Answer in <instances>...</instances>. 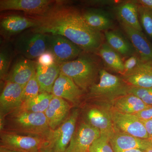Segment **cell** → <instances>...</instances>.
Segmentation results:
<instances>
[{
	"instance_id": "1",
	"label": "cell",
	"mask_w": 152,
	"mask_h": 152,
	"mask_svg": "<svg viewBox=\"0 0 152 152\" xmlns=\"http://www.w3.org/2000/svg\"><path fill=\"white\" fill-rule=\"evenodd\" d=\"M35 32L64 36L86 53L98 50L102 44V33L94 30L78 10L70 7L56 5L47 13L35 17Z\"/></svg>"
},
{
	"instance_id": "2",
	"label": "cell",
	"mask_w": 152,
	"mask_h": 152,
	"mask_svg": "<svg viewBox=\"0 0 152 152\" xmlns=\"http://www.w3.org/2000/svg\"><path fill=\"white\" fill-rule=\"evenodd\" d=\"M51 130L44 113L20 110H17L5 117L3 130L23 135L41 138L45 141Z\"/></svg>"
},
{
	"instance_id": "3",
	"label": "cell",
	"mask_w": 152,
	"mask_h": 152,
	"mask_svg": "<svg viewBox=\"0 0 152 152\" xmlns=\"http://www.w3.org/2000/svg\"><path fill=\"white\" fill-rule=\"evenodd\" d=\"M96 61L88 56L60 65V74L72 79L82 91H87L95 83L100 71Z\"/></svg>"
},
{
	"instance_id": "4",
	"label": "cell",
	"mask_w": 152,
	"mask_h": 152,
	"mask_svg": "<svg viewBox=\"0 0 152 152\" xmlns=\"http://www.w3.org/2000/svg\"><path fill=\"white\" fill-rule=\"evenodd\" d=\"M99 81L90 88L91 96L111 103L117 98L127 94L130 86L122 77L115 75L106 70H100Z\"/></svg>"
},
{
	"instance_id": "5",
	"label": "cell",
	"mask_w": 152,
	"mask_h": 152,
	"mask_svg": "<svg viewBox=\"0 0 152 152\" xmlns=\"http://www.w3.org/2000/svg\"><path fill=\"white\" fill-rule=\"evenodd\" d=\"M48 46V34L31 30L18 36L14 42L16 52L30 60L38 58L47 51Z\"/></svg>"
},
{
	"instance_id": "6",
	"label": "cell",
	"mask_w": 152,
	"mask_h": 152,
	"mask_svg": "<svg viewBox=\"0 0 152 152\" xmlns=\"http://www.w3.org/2000/svg\"><path fill=\"white\" fill-rule=\"evenodd\" d=\"M79 115L78 110H75L62 124L51 131L46 140L45 145L52 152H65L76 130Z\"/></svg>"
},
{
	"instance_id": "7",
	"label": "cell",
	"mask_w": 152,
	"mask_h": 152,
	"mask_svg": "<svg viewBox=\"0 0 152 152\" xmlns=\"http://www.w3.org/2000/svg\"><path fill=\"white\" fill-rule=\"evenodd\" d=\"M45 144L41 138L1 132L0 148L11 152H38Z\"/></svg>"
},
{
	"instance_id": "8",
	"label": "cell",
	"mask_w": 152,
	"mask_h": 152,
	"mask_svg": "<svg viewBox=\"0 0 152 152\" xmlns=\"http://www.w3.org/2000/svg\"><path fill=\"white\" fill-rule=\"evenodd\" d=\"M48 34V51L53 54L55 63L58 64L75 60L83 51L64 36Z\"/></svg>"
},
{
	"instance_id": "9",
	"label": "cell",
	"mask_w": 152,
	"mask_h": 152,
	"mask_svg": "<svg viewBox=\"0 0 152 152\" xmlns=\"http://www.w3.org/2000/svg\"><path fill=\"white\" fill-rule=\"evenodd\" d=\"M108 107L115 130L139 138L149 140L143 123L135 115L123 113L110 106Z\"/></svg>"
},
{
	"instance_id": "10",
	"label": "cell",
	"mask_w": 152,
	"mask_h": 152,
	"mask_svg": "<svg viewBox=\"0 0 152 152\" xmlns=\"http://www.w3.org/2000/svg\"><path fill=\"white\" fill-rule=\"evenodd\" d=\"M57 2L51 0H1L0 10L23 11L35 17L47 13Z\"/></svg>"
},
{
	"instance_id": "11",
	"label": "cell",
	"mask_w": 152,
	"mask_h": 152,
	"mask_svg": "<svg viewBox=\"0 0 152 152\" xmlns=\"http://www.w3.org/2000/svg\"><path fill=\"white\" fill-rule=\"evenodd\" d=\"M25 86L7 81L0 96V117L5 118L20 107Z\"/></svg>"
},
{
	"instance_id": "12",
	"label": "cell",
	"mask_w": 152,
	"mask_h": 152,
	"mask_svg": "<svg viewBox=\"0 0 152 152\" xmlns=\"http://www.w3.org/2000/svg\"><path fill=\"white\" fill-rule=\"evenodd\" d=\"M100 136L97 129L88 123H82L75 131L65 152H88L90 146Z\"/></svg>"
},
{
	"instance_id": "13",
	"label": "cell",
	"mask_w": 152,
	"mask_h": 152,
	"mask_svg": "<svg viewBox=\"0 0 152 152\" xmlns=\"http://www.w3.org/2000/svg\"><path fill=\"white\" fill-rule=\"evenodd\" d=\"M37 19L18 15L6 16L1 19L0 23L1 34L5 38H9L16 35L28 28L37 26Z\"/></svg>"
},
{
	"instance_id": "14",
	"label": "cell",
	"mask_w": 152,
	"mask_h": 152,
	"mask_svg": "<svg viewBox=\"0 0 152 152\" xmlns=\"http://www.w3.org/2000/svg\"><path fill=\"white\" fill-rule=\"evenodd\" d=\"M110 142L114 152H123L134 149L145 152L152 148L149 140L139 138L116 130L110 138Z\"/></svg>"
},
{
	"instance_id": "15",
	"label": "cell",
	"mask_w": 152,
	"mask_h": 152,
	"mask_svg": "<svg viewBox=\"0 0 152 152\" xmlns=\"http://www.w3.org/2000/svg\"><path fill=\"white\" fill-rule=\"evenodd\" d=\"M121 25L142 61L152 65V45L144 33L126 25Z\"/></svg>"
},
{
	"instance_id": "16",
	"label": "cell",
	"mask_w": 152,
	"mask_h": 152,
	"mask_svg": "<svg viewBox=\"0 0 152 152\" xmlns=\"http://www.w3.org/2000/svg\"><path fill=\"white\" fill-rule=\"evenodd\" d=\"M37 63L24 57L16 61L11 68L7 81L26 86L28 82L36 75Z\"/></svg>"
},
{
	"instance_id": "17",
	"label": "cell",
	"mask_w": 152,
	"mask_h": 152,
	"mask_svg": "<svg viewBox=\"0 0 152 152\" xmlns=\"http://www.w3.org/2000/svg\"><path fill=\"white\" fill-rule=\"evenodd\" d=\"M52 94L76 104L80 102L83 91L72 79L60 74L53 87Z\"/></svg>"
},
{
	"instance_id": "18",
	"label": "cell",
	"mask_w": 152,
	"mask_h": 152,
	"mask_svg": "<svg viewBox=\"0 0 152 152\" xmlns=\"http://www.w3.org/2000/svg\"><path fill=\"white\" fill-rule=\"evenodd\" d=\"M106 108L93 107L87 113L88 123L99 131L101 135L109 138L115 132V129L109 111L108 107Z\"/></svg>"
},
{
	"instance_id": "19",
	"label": "cell",
	"mask_w": 152,
	"mask_h": 152,
	"mask_svg": "<svg viewBox=\"0 0 152 152\" xmlns=\"http://www.w3.org/2000/svg\"><path fill=\"white\" fill-rule=\"evenodd\" d=\"M70 106L62 98L55 96L52 99L45 112L50 128L54 130L68 117Z\"/></svg>"
},
{
	"instance_id": "20",
	"label": "cell",
	"mask_w": 152,
	"mask_h": 152,
	"mask_svg": "<svg viewBox=\"0 0 152 152\" xmlns=\"http://www.w3.org/2000/svg\"><path fill=\"white\" fill-rule=\"evenodd\" d=\"M87 24L98 31H109L113 27V21L108 12L99 8H88L82 13Z\"/></svg>"
},
{
	"instance_id": "21",
	"label": "cell",
	"mask_w": 152,
	"mask_h": 152,
	"mask_svg": "<svg viewBox=\"0 0 152 152\" xmlns=\"http://www.w3.org/2000/svg\"><path fill=\"white\" fill-rule=\"evenodd\" d=\"M122 77L130 86L152 88V65L142 62L132 71L123 75Z\"/></svg>"
},
{
	"instance_id": "22",
	"label": "cell",
	"mask_w": 152,
	"mask_h": 152,
	"mask_svg": "<svg viewBox=\"0 0 152 152\" xmlns=\"http://www.w3.org/2000/svg\"><path fill=\"white\" fill-rule=\"evenodd\" d=\"M60 74V65L56 63L49 66L37 63L36 77L40 87L39 93L52 94L53 87Z\"/></svg>"
},
{
	"instance_id": "23",
	"label": "cell",
	"mask_w": 152,
	"mask_h": 152,
	"mask_svg": "<svg viewBox=\"0 0 152 152\" xmlns=\"http://www.w3.org/2000/svg\"><path fill=\"white\" fill-rule=\"evenodd\" d=\"M115 12L121 24L138 31H142L139 20L138 4L135 1L126 2L119 5L116 7Z\"/></svg>"
},
{
	"instance_id": "24",
	"label": "cell",
	"mask_w": 152,
	"mask_h": 152,
	"mask_svg": "<svg viewBox=\"0 0 152 152\" xmlns=\"http://www.w3.org/2000/svg\"><path fill=\"white\" fill-rule=\"evenodd\" d=\"M110 103L112 104L110 106L115 110L132 115L137 113L151 106L144 103L138 97L131 94L117 98Z\"/></svg>"
},
{
	"instance_id": "25",
	"label": "cell",
	"mask_w": 152,
	"mask_h": 152,
	"mask_svg": "<svg viewBox=\"0 0 152 152\" xmlns=\"http://www.w3.org/2000/svg\"><path fill=\"white\" fill-rule=\"evenodd\" d=\"M107 43L119 54L130 57L135 54L134 49L129 40L117 30H109L104 33Z\"/></svg>"
},
{
	"instance_id": "26",
	"label": "cell",
	"mask_w": 152,
	"mask_h": 152,
	"mask_svg": "<svg viewBox=\"0 0 152 152\" xmlns=\"http://www.w3.org/2000/svg\"><path fill=\"white\" fill-rule=\"evenodd\" d=\"M100 57L105 65L114 72L124 75V66L121 55L107 43H103L98 50Z\"/></svg>"
},
{
	"instance_id": "27",
	"label": "cell",
	"mask_w": 152,
	"mask_h": 152,
	"mask_svg": "<svg viewBox=\"0 0 152 152\" xmlns=\"http://www.w3.org/2000/svg\"><path fill=\"white\" fill-rule=\"evenodd\" d=\"M54 96L52 94L40 93L37 96L22 104L18 110L36 113H45Z\"/></svg>"
},
{
	"instance_id": "28",
	"label": "cell",
	"mask_w": 152,
	"mask_h": 152,
	"mask_svg": "<svg viewBox=\"0 0 152 152\" xmlns=\"http://www.w3.org/2000/svg\"><path fill=\"white\" fill-rule=\"evenodd\" d=\"M12 51L9 47H1L0 50V78L7 79L12 62Z\"/></svg>"
},
{
	"instance_id": "29",
	"label": "cell",
	"mask_w": 152,
	"mask_h": 152,
	"mask_svg": "<svg viewBox=\"0 0 152 152\" xmlns=\"http://www.w3.org/2000/svg\"><path fill=\"white\" fill-rule=\"evenodd\" d=\"M138 13L142 28L152 39V10L138 5Z\"/></svg>"
},
{
	"instance_id": "30",
	"label": "cell",
	"mask_w": 152,
	"mask_h": 152,
	"mask_svg": "<svg viewBox=\"0 0 152 152\" xmlns=\"http://www.w3.org/2000/svg\"><path fill=\"white\" fill-rule=\"evenodd\" d=\"M40 87L34 75L26 85L23 91V104L37 96L39 94Z\"/></svg>"
},
{
	"instance_id": "31",
	"label": "cell",
	"mask_w": 152,
	"mask_h": 152,
	"mask_svg": "<svg viewBox=\"0 0 152 152\" xmlns=\"http://www.w3.org/2000/svg\"><path fill=\"white\" fill-rule=\"evenodd\" d=\"M88 152H114L107 136L101 135L95 141L89 149Z\"/></svg>"
},
{
	"instance_id": "32",
	"label": "cell",
	"mask_w": 152,
	"mask_h": 152,
	"mask_svg": "<svg viewBox=\"0 0 152 152\" xmlns=\"http://www.w3.org/2000/svg\"><path fill=\"white\" fill-rule=\"evenodd\" d=\"M128 93L138 97L148 105L152 106V87L142 88L130 86Z\"/></svg>"
},
{
	"instance_id": "33",
	"label": "cell",
	"mask_w": 152,
	"mask_h": 152,
	"mask_svg": "<svg viewBox=\"0 0 152 152\" xmlns=\"http://www.w3.org/2000/svg\"><path fill=\"white\" fill-rule=\"evenodd\" d=\"M142 62L137 55L134 54L129 57V58H128L124 62V75L132 71Z\"/></svg>"
},
{
	"instance_id": "34",
	"label": "cell",
	"mask_w": 152,
	"mask_h": 152,
	"mask_svg": "<svg viewBox=\"0 0 152 152\" xmlns=\"http://www.w3.org/2000/svg\"><path fill=\"white\" fill-rule=\"evenodd\" d=\"M37 63L44 66H50L55 63L54 58L50 52L47 51L38 58Z\"/></svg>"
},
{
	"instance_id": "35",
	"label": "cell",
	"mask_w": 152,
	"mask_h": 152,
	"mask_svg": "<svg viewBox=\"0 0 152 152\" xmlns=\"http://www.w3.org/2000/svg\"><path fill=\"white\" fill-rule=\"evenodd\" d=\"M141 121H147L152 119V106H150L148 108L143 110L135 114Z\"/></svg>"
},
{
	"instance_id": "36",
	"label": "cell",
	"mask_w": 152,
	"mask_h": 152,
	"mask_svg": "<svg viewBox=\"0 0 152 152\" xmlns=\"http://www.w3.org/2000/svg\"><path fill=\"white\" fill-rule=\"evenodd\" d=\"M144 124L149 136V140L152 139V119L142 121Z\"/></svg>"
},
{
	"instance_id": "37",
	"label": "cell",
	"mask_w": 152,
	"mask_h": 152,
	"mask_svg": "<svg viewBox=\"0 0 152 152\" xmlns=\"http://www.w3.org/2000/svg\"><path fill=\"white\" fill-rule=\"evenodd\" d=\"M137 4L152 10V0H139L135 1Z\"/></svg>"
},
{
	"instance_id": "38",
	"label": "cell",
	"mask_w": 152,
	"mask_h": 152,
	"mask_svg": "<svg viewBox=\"0 0 152 152\" xmlns=\"http://www.w3.org/2000/svg\"><path fill=\"white\" fill-rule=\"evenodd\" d=\"M38 152H52L50 148L46 145L41 148Z\"/></svg>"
},
{
	"instance_id": "39",
	"label": "cell",
	"mask_w": 152,
	"mask_h": 152,
	"mask_svg": "<svg viewBox=\"0 0 152 152\" xmlns=\"http://www.w3.org/2000/svg\"><path fill=\"white\" fill-rule=\"evenodd\" d=\"M145 152L144 151H142V150L140 149H132L129 150V151H125L124 152Z\"/></svg>"
},
{
	"instance_id": "40",
	"label": "cell",
	"mask_w": 152,
	"mask_h": 152,
	"mask_svg": "<svg viewBox=\"0 0 152 152\" xmlns=\"http://www.w3.org/2000/svg\"><path fill=\"white\" fill-rule=\"evenodd\" d=\"M0 152H11L9 151H7V150L4 149L0 148Z\"/></svg>"
},
{
	"instance_id": "41",
	"label": "cell",
	"mask_w": 152,
	"mask_h": 152,
	"mask_svg": "<svg viewBox=\"0 0 152 152\" xmlns=\"http://www.w3.org/2000/svg\"><path fill=\"white\" fill-rule=\"evenodd\" d=\"M145 152H152V148H151L147 150Z\"/></svg>"
},
{
	"instance_id": "42",
	"label": "cell",
	"mask_w": 152,
	"mask_h": 152,
	"mask_svg": "<svg viewBox=\"0 0 152 152\" xmlns=\"http://www.w3.org/2000/svg\"><path fill=\"white\" fill-rule=\"evenodd\" d=\"M150 140V141H151V145H152V139H151V140Z\"/></svg>"
}]
</instances>
